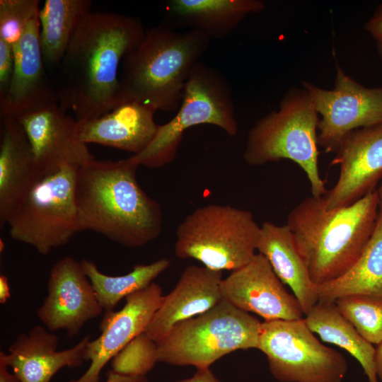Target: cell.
Masks as SVG:
<instances>
[{
	"instance_id": "cell-1",
	"label": "cell",
	"mask_w": 382,
	"mask_h": 382,
	"mask_svg": "<svg viewBox=\"0 0 382 382\" xmlns=\"http://www.w3.org/2000/svg\"><path fill=\"white\" fill-rule=\"evenodd\" d=\"M141 20L122 13L88 12L76 28L58 68V104L78 122L96 119L123 103L120 72L140 43Z\"/></svg>"
},
{
	"instance_id": "cell-2",
	"label": "cell",
	"mask_w": 382,
	"mask_h": 382,
	"mask_svg": "<svg viewBox=\"0 0 382 382\" xmlns=\"http://www.w3.org/2000/svg\"><path fill=\"white\" fill-rule=\"evenodd\" d=\"M138 167L129 158H93L79 167L75 201L83 231L127 248L144 246L159 236L162 209L139 184Z\"/></svg>"
},
{
	"instance_id": "cell-3",
	"label": "cell",
	"mask_w": 382,
	"mask_h": 382,
	"mask_svg": "<svg viewBox=\"0 0 382 382\" xmlns=\"http://www.w3.org/2000/svg\"><path fill=\"white\" fill-rule=\"evenodd\" d=\"M378 209L376 190L332 209L326 207L323 197L311 195L290 211L286 224L314 284L335 279L354 265L374 231Z\"/></svg>"
},
{
	"instance_id": "cell-4",
	"label": "cell",
	"mask_w": 382,
	"mask_h": 382,
	"mask_svg": "<svg viewBox=\"0 0 382 382\" xmlns=\"http://www.w3.org/2000/svg\"><path fill=\"white\" fill-rule=\"evenodd\" d=\"M210 40L204 33L180 31L165 21L147 29L122 63L123 103L134 100L156 111H178L190 73Z\"/></svg>"
},
{
	"instance_id": "cell-5",
	"label": "cell",
	"mask_w": 382,
	"mask_h": 382,
	"mask_svg": "<svg viewBox=\"0 0 382 382\" xmlns=\"http://www.w3.org/2000/svg\"><path fill=\"white\" fill-rule=\"evenodd\" d=\"M319 120L308 91L290 88L279 109L260 118L249 131L243 159L250 166L290 160L306 175L311 195L323 197L328 190L318 166Z\"/></svg>"
},
{
	"instance_id": "cell-6",
	"label": "cell",
	"mask_w": 382,
	"mask_h": 382,
	"mask_svg": "<svg viewBox=\"0 0 382 382\" xmlns=\"http://www.w3.org/2000/svg\"><path fill=\"white\" fill-rule=\"evenodd\" d=\"M203 124L216 126L231 137L238 132L229 81L220 71L199 61L190 73L176 115L158 125L148 146L129 158L137 166L150 168L169 164L176 156L184 132Z\"/></svg>"
},
{
	"instance_id": "cell-7",
	"label": "cell",
	"mask_w": 382,
	"mask_h": 382,
	"mask_svg": "<svg viewBox=\"0 0 382 382\" xmlns=\"http://www.w3.org/2000/svg\"><path fill=\"white\" fill-rule=\"evenodd\" d=\"M260 231L248 210L228 204L202 206L178 224L175 253L213 270L233 272L256 255Z\"/></svg>"
},
{
	"instance_id": "cell-8",
	"label": "cell",
	"mask_w": 382,
	"mask_h": 382,
	"mask_svg": "<svg viewBox=\"0 0 382 382\" xmlns=\"http://www.w3.org/2000/svg\"><path fill=\"white\" fill-rule=\"evenodd\" d=\"M262 323L221 299L207 311L175 325L157 343L159 362L207 369L239 349H257Z\"/></svg>"
},
{
	"instance_id": "cell-9",
	"label": "cell",
	"mask_w": 382,
	"mask_h": 382,
	"mask_svg": "<svg viewBox=\"0 0 382 382\" xmlns=\"http://www.w3.org/2000/svg\"><path fill=\"white\" fill-rule=\"evenodd\" d=\"M78 168L64 166L35 183L7 222L12 239L46 255L83 231L75 201Z\"/></svg>"
},
{
	"instance_id": "cell-10",
	"label": "cell",
	"mask_w": 382,
	"mask_h": 382,
	"mask_svg": "<svg viewBox=\"0 0 382 382\" xmlns=\"http://www.w3.org/2000/svg\"><path fill=\"white\" fill-rule=\"evenodd\" d=\"M257 349L280 382H342L347 372L344 356L323 345L303 318L262 323Z\"/></svg>"
},
{
	"instance_id": "cell-11",
	"label": "cell",
	"mask_w": 382,
	"mask_h": 382,
	"mask_svg": "<svg viewBox=\"0 0 382 382\" xmlns=\"http://www.w3.org/2000/svg\"><path fill=\"white\" fill-rule=\"evenodd\" d=\"M301 83L319 115L318 144L327 152H336L349 132L382 124V86H364L338 64L333 89L326 90L305 81Z\"/></svg>"
},
{
	"instance_id": "cell-12",
	"label": "cell",
	"mask_w": 382,
	"mask_h": 382,
	"mask_svg": "<svg viewBox=\"0 0 382 382\" xmlns=\"http://www.w3.org/2000/svg\"><path fill=\"white\" fill-rule=\"evenodd\" d=\"M47 290L37 316L50 331L64 330L69 337L75 336L103 311L81 262L72 257L65 256L53 265Z\"/></svg>"
},
{
	"instance_id": "cell-13",
	"label": "cell",
	"mask_w": 382,
	"mask_h": 382,
	"mask_svg": "<svg viewBox=\"0 0 382 382\" xmlns=\"http://www.w3.org/2000/svg\"><path fill=\"white\" fill-rule=\"evenodd\" d=\"M16 119L42 176L66 166L80 167L94 158L88 145L79 139L78 121L57 103L25 112Z\"/></svg>"
},
{
	"instance_id": "cell-14",
	"label": "cell",
	"mask_w": 382,
	"mask_h": 382,
	"mask_svg": "<svg viewBox=\"0 0 382 382\" xmlns=\"http://www.w3.org/2000/svg\"><path fill=\"white\" fill-rule=\"evenodd\" d=\"M222 299L265 321L303 318L304 313L294 295L289 294L267 258L257 253L247 265L223 279Z\"/></svg>"
},
{
	"instance_id": "cell-15",
	"label": "cell",
	"mask_w": 382,
	"mask_h": 382,
	"mask_svg": "<svg viewBox=\"0 0 382 382\" xmlns=\"http://www.w3.org/2000/svg\"><path fill=\"white\" fill-rule=\"evenodd\" d=\"M330 164L339 165L340 174L323 196L328 209L348 206L376 190L382 180V124L347 134Z\"/></svg>"
},
{
	"instance_id": "cell-16",
	"label": "cell",
	"mask_w": 382,
	"mask_h": 382,
	"mask_svg": "<svg viewBox=\"0 0 382 382\" xmlns=\"http://www.w3.org/2000/svg\"><path fill=\"white\" fill-rule=\"evenodd\" d=\"M162 288L152 282L145 289L125 298L119 311H105L100 324V335L86 347L90 366L79 378L69 382H99L105 365L137 336L144 332L161 306Z\"/></svg>"
},
{
	"instance_id": "cell-17",
	"label": "cell",
	"mask_w": 382,
	"mask_h": 382,
	"mask_svg": "<svg viewBox=\"0 0 382 382\" xmlns=\"http://www.w3.org/2000/svg\"><path fill=\"white\" fill-rule=\"evenodd\" d=\"M13 49L14 69L8 90L0 100V117L17 118L50 103H58L56 86L48 74L41 50L39 14L28 23Z\"/></svg>"
},
{
	"instance_id": "cell-18",
	"label": "cell",
	"mask_w": 382,
	"mask_h": 382,
	"mask_svg": "<svg viewBox=\"0 0 382 382\" xmlns=\"http://www.w3.org/2000/svg\"><path fill=\"white\" fill-rule=\"evenodd\" d=\"M222 279L221 271L203 265L187 267L173 289L163 296L144 332L158 343L178 323L213 308L222 299Z\"/></svg>"
},
{
	"instance_id": "cell-19",
	"label": "cell",
	"mask_w": 382,
	"mask_h": 382,
	"mask_svg": "<svg viewBox=\"0 0 382 382\" xmlns=\"http://www.w3.org/2000/svg\"><path fill=\"white\" fill-rule=\"evenodd\" d=\"M86 335L72 347L57 351L59 339L40 325L20 333L8 347L5 358L21 382H50L64 367L82 366L86 360Z\"/></svg>"
},
{
	"instance_id": "cell-20",
	"label": "cell",
	"mask_w": 382,
	"mask_h": 382,
	"mask_svg": "<svg viewBox=\"0 0 382 382\" xmlns=\"http://www.w3.org/2000/svg\"><path fill=\"white\" fill-rule=\"evenodd\" d=\"M156 111L137 101L125 102L96 119L78 122L79 139L87 145L97 144L137 154L156 133Z\"/></svg>"
},
{
	"instance_id": "cell-21",
	"label": "cell",
	"mask_w": 382,
	"mask_h": 382,
	"mask_svg": "<svg viewBox=\"0 0 382 382\" xmlns=\"http://www.w3.org/2000/svg\"><path fill=\"white\" fill-rule=\"evenodd\" d=\"M42 175L38 171L25 132L15 117H1L0 228Z\"/></svg>"
},
{
	"instance_id": "cell-22",
	"label": "cell",
	"mask_w": 382,
	"mask_h": 382,
	"mask_svg": "<svg viewBox=\"0 0 382 382\" xmlns=\"http://www.w3.org/2000/svg\"><path fill=\"white\" fill-rule=\"evenodd\" d=\"M261 0H170L165 21L176 29L194 30L210 39L228 37L249 14L262 11Z\"/></svg>"
},
{
	"instance_id": "cell-23",
	"label": "cell",
	"mask_w": 382,
	"mask_h": 382,
	"mask_svg": "<svg viewBox=\"0 0 382 382\" xmlns=\"http://www.w3.org/2000/svg\"><path fill=\"white\" fill-rule=\"evenodd\" d=\"M257 252L267 258L278 278L291 288L304 316L307 315L319 301L318 285L312 282L307 265L286 224L262 223Z\"/></svg>"
},
{
	"instance_id": "cell-24",
	"label": "cell",
	"mask_w": 382,
	"mask_h": 382,
	"mask_svg": "<svg viewBox=\"0 0 382 382\" xmlns=\"http://www.w3.org/2000/svg\"><path fill=\"white\" fill-rule=\"evenodd\" d=\"M303 319L308 328L323 342L342 348L355 358L369 382H379L376 349L342 315L335 301H318Z\"/></svg>"
},
{
	"instance_id": "cell-25",
	"label": "cell",
	"mask_w": 382,
	"mask_h": 382,
	"mask_svg": "<svg viewBox=\"0 0 382 382\" xmlns=\"http://www.w3.org/2000/svg\"><path fill=\"white\" fill-rule=\"evenodd\" d=\"M319 301H335L353 294L382 298V205L374 231L363 253L344 274L318 285Z\"/></svg>"
},
{
	"instance_id": "cell-26",
	"label": "cell",
	"mask_w": 382,
	"mask_h": 382,
	"mask_svg": "<svg viewBox=\"0 0 382 382\" xmlns=\"http://www.w3.org/2000/svg\"><path fill=\"white\" fill-rule=\"evenodd\" d=\"M90 0H46L39 11L40 41L47 71L58 69Z\"/></svg>"
},
{
	"instance_id": "cell-27",
	"label": "cell",
	"mask_w": 382,
	"mask_h": 382,
	"mask_svg": "<svg viewBox=\"0 0 382 382\" xmlns=\"http://www.w3.org/2000/svg\"><path fill=\"white\" fill-rule=\"evenodd\" d=\"M81 263L105 311H113L121 299L149 286L170 266L169 260L161 258L150 264L136 265L126 274L110 276L91 260L84 259Z\"/></svg>"
},
{
	"instance_id": "cell-28",
	"label": "cell",
	"mask_w": 382,
	"mask_h": 382,
	"mask_svg": "<svg viewBox=\"0 0 382 382\" xmlns=\"http://www.w3.org/2000/svg\"><path fill=\"white\" fill-rule=\"evenodd\" d=\"M335 303L342 315L369 342H382V298L353 294L337 299Z\"/></svg>"
},
{
	"instance_id": "cell-29",
	"label": "cell",
	"mask_w": 382,
	"mask_h": 382,
	"mask_svg": "<svg viewBox=\"0 0 382 382\" xmlns=\"http://www.w3.org/2000/svg\"><path fill=\"white\" fill-rule=\"evenodd\" d=\"M157 362V343L144 332L112 359V367L113 371L120 374L146 376Z\"/></svg>"
},
{
	"instance_id": "cell-30",
	"label": "cell",
	"mask_w": 382,
	"mask_h": 382,
	"mask_svg": "<svg viewBox=\"0 0 382 382\" xmlns=\"http://www.w3.org/2000/svg\"><path fill=\"white\" fill-rule=\"evenodd\" d=\"M40 8L38 0H0V39L14 47Z\"/></svg>"
},
{
	"instance_id": "cell-31",
	"label": "cell",
	"mask_w": 382,
	"mask_h": 382,
	"mask_svg": "<svg viewBox=\"0 0 382 382\" xmlns=\"http://www.w3.org/2000/svg\"><path fill=\"white\" fill-rule=\"evenodd\" d=\"M13 46L0 39V100L6 96L14 69Z\"/></svg>"
},
{
	"instance_id": "cell-32",
	"label": "cell",
	"mask_w": 382,
	"mask_h": 382,
	"mask_svg": "<svg viewBox=\"0 0 382 382\" xmlns=\"http://www.w3.org/2000/svg\"><path fill=\"white\" fill-rule=\"evenodd\" d=\"M364 28L378 42H382V3L378 5L372 16L364 24Z\"/></svg>"
},
{
	"instance_id": "cell-33",
	"label": "cell",
	"mask_w": 382,
	"mask_h": 382,
	"mask_svg": "<svg viewBox=\"0 0 382 382\" xmlns=\"http://www.w3.org/2000/svg\"><path fill=\"white\" fill-rule=\"evenodd\" d=\"M175 382H221L212 373L209 368L197 369L195 374L187 378Z\"/></svg>"
},
{
	"instance_id": "cell-34",
	"label": "cell",
	"mask_w": 382,
	"mask_h": 382,
	"mask_svg": "<svg viewBox=\"0 0 382 382\" xmlns=\"http://www.w3.org/2000/svg\"><path fill=\"white\" fill-rule=\"evenodd\" d=\"M105 382H148V380L146 376H127L112 370L108 373Z\"/></svg>"
},
{
	"instance_id": "cell-35",
	"label": "cell",
	"mask_w": 382,
	"mask_h": 382,
	"mask_svg": "<svg viewBox=\"0 0 382 382\" xmlns=\"http://www.w3.org/2000/svg\"><path fill=\"white\" fill-rule=\"evenodd\" d=\"M5 358V352H0V382H21L19 378L15 374L10 373Z\"/></svg>"
},
{
	"instance_id": "cell-36",
	"label": "cell",
	"mask_w": 382,
	"mask_h": 382,
	"mask_svg": "<svg viewBox=\"0 0 382 382\" xmlns=\"http://www.w3.org/2000/svg\"><path fill=\"white\" fill-rule=\"evenodd\" d=\"M8 280L4 274L0 275V303H4L10 298Z\"/></svg>"
},
{
	"instance_id": "cell-37",
	"label": "cell",
	"mask_w": 382,
	"mask_h": 382,
	"mask_svg": "<svg viewBox=\"0 0 382 382\" xmlns=\"http://www.w3.org/2000/svg\"><path fill=\"white\" fill-rule=\"evenodd\" d=\"M376 367L378 378L382 382V342L376 349Z\"/></svg>"
},
{
	"instance_id": "cell-38",
	"label": "cell",
	"mask_w": 382,
	"mask_h": 382,
	"mask_svg": "<svg viewBox=\"0 0 382 382\" xmlns=\"http://www.w3.org/2000/svg\"><path fill=\"white\" fill-rule=\"evenodd\" d=\"M376 192L379 199V204L382 205V180L380 182L378 187L376 189Z\"/></svg>"
},
{
	"instance_id": "cell-39",
	"label": "cell",
	"mask_w": 382,
	"mask_h": 382,
	"mask_svg": "<svg viewBox=\"0 0 382 382\" xmlns=\"http://www.w3.org/2000/svg\"><path fill=\"white\" fill-rule=\"evenodd\" d=\"M377 48H378V54L382 58V42H378Z\"/></svg>"
},
{
	"instance_id": "cell-40",
	"label": "cell",
	"mask_w": 382,
	"mask_h": 382,
	"mask_svg": "<svg viewBox=\"0 0 382 382\" xmlns=\"http://www.w3.org/2000/svg\"><path fill=\"white\" fill-rule=\"evenodd\" d=\"M1 243V252H2V250H4V243L2 245V241H0Z\"/></svg>"
}]
</instances>
